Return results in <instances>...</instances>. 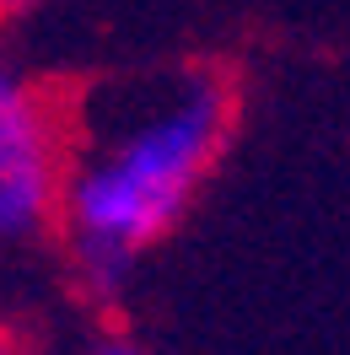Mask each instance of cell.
Listing matches in <instances>:
<instances>
[{
  "label": "cell",
  "instance_id": "1",
  "mask_svg": "<svg viewBox=\"0 0 350 355\" xmlns=\"http://www.w3.org/2000/svg\"><path fill=\"white\" fill-rule=\"evenodd\" d=\"M232 130V92L216 70H173L113 92L70 146L60 226L76 275L97 296L130 280L135 259L189 210Z\"/></svg>",
  "mask_w": 350,
  "mask_h": 355
},
{
  "label": "cell",
  "instance_id": "2",
  "mask_svg": "<svg viewBox=\"0 0 350 355\" xmlns=\"http://www.w3.org/2000/svg\"><path fill=\"white\" fill-rule=\"evenodd\" d=\"M70 140L49 92L27 81L0 87V232L38 237L65 200Z\"/></svg>",
  "mask_w": 350,
  "mask_h": 355
},
{
  "label": "cell",
  "instance_id": "3",
  "mask_svg": "<svg viewBox=\"0 0 350 355\" xmlns=\"http://www.w3.org/2000/svg\"><path fill=\"white\" fill-rule=\"evenodd\" d=\"M76 355H146L135 339H119V334H103V339H92V345H81Z\"/></svg>",
  "mask_w": 350,
  "mask_h": 355
},
{
  "label": "cell",
  "instance_id": "4",
  "mask_svg": "<svg viewBox=\"0 0 350 355\" xmlns=\"http://www.w3.org/2000/svg\"><path fill=\"white\" fill-rule=\"evenodd\" d=\"M6 11H27V6H38V0H0Z\"/></svg>",
  "mask_w": 350,
  "mask_h": 355
}]
</instances>
